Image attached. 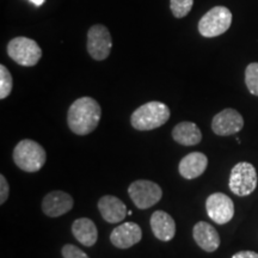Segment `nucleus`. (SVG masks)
I'll use <instances>...</instances> for the list:
<instances>
[{"mask_svg":"<svg viewBox=\"0 0 258 258\" xmlns=\"http://www.w3.org/2000/svg\"><path fill=\"white\" fill-rule=\"evenodd\" d=\"M129 198L139 209L153 207L163 198V190L152 180L139 179L132 183L128 188Z\"/></svg>","mask_w":258,"mask_h":258,"instance_id":"nucleus-7","label":"nucleus"},{"mask_svg":"<svg viewBox=\"0 0 258 258\" xmlns=\"http://www.w3.org/2000/svg\"><path fill=\"white\" fill-rule=\"evenodd\" d=\"M73 199L70 194L55 190L47 194L42 201V211L47 217L57 218L69 213L73 208Z\"/></svg>","mask_w":258,"mask_h":258,"instance_id":"nucleus-11","label":"nucleus"},{"mask_svg":"<svg viewBox=\"0 0 258 258\" xmlns=\"http://www.w3.org/2000/svg\"><path fill=\"white\" fill-rule=\"evenodd\" d=\"M61 253H62L63 258H90L88 254L84 252V251L80 250L78 246H76V245H72V244L64 245L62 247V251H61Z\"/></svg>","mask_w":258,"mask_h":258,"instance_id":"nucleus-22","label":"nucleus"},{"mask_svg":"<svg viewBox=\"0 0 258 258\" xmlns=\"http://www.w3.org/2000/svg\"><path fill=\"white\" fill-rule=\"evenodd\" d=\"M10 194V186L8 183V179L5 178L4 175L0 176V203H5L6 200L9 198Z\"/></svg>","mask_w":258,"mask_h":258,"instance_id":"nucleus-23","label":"nucleus"},{"mask_svg":"<svg viewBox=\"0 0 258 258\" xmlns=\"http://www.w3.org/2000/svg\"><path fill=\"white\" fill-rule=\"evenodd\" d=\"M208 217L218 225L227 224L234 215V203L231 198L222 192H214L206 201Z\"/></svg>","mask_w":258,"mask_h":258,"instance_id":"nucleus-9","label":"nucleus"},{"mask_svg":"<svg viewBox=\"0 0 258 258\" xmlns=\"http://www.w3.org/2000/svg\"><path fill=\"white\" fill-rule=\"evenodd\" d=\"M244 127V118L234 109H225L213 117L212 129L217 135L227 137L237 134Z\"/></svg>","mask_w":258,"mask_h":258,"instance_id":"nucleus-10","label":"nucleus"},{"mask_svg":"<svg viewBox=\"0 0 258 258\" xmlns=\"http://www.w3.org/2000/svg\"><path fill=\"white\" fill-rule=\"evenodd\" d=\"M192 237L196 244L207 252H214L220 246V235L208 222L200 221L194 226Z\"/></svg>","mask_w":258,"mask_h":258,"instance_id":"nucleus-13","label":"nucleus"},{"mask_svg":"<svg viewBox=\"0 0 258 258\" xmlns=\"http://www.w3.org/2000/svg\"><path fill=\"white\" fill-rule=\"evenodd\" d=\"M8 54L15 62L24 67L37 64L42 57V49L36 41L19 36L12 38L8 44Z\"/></svg>","mask_w":258,"mask_h":258,"instance_id":"nucleus-5","label":"nucleus"},{"mask_svg":"<svg viewBox=\"0 0 258 258\" xmlns=\"http://www.w3.org/2000/svg\"><path fill=\"white\" fill-rule=\"evenodd\" d=\"M151 228L154 237L161 241H170L176 234V224L172 217L164 211H156L151 217Z\"/></svg>","mask_w":258,"mask_h":258,"instance_id":"nucleus-16","label":"nucleus"},{"mask_svg":"<svg viewBox=\"0 0 258 258\" xmlns=\"http://www.w3.org/2000/svg\"><path fill=\"white\" fill-rule=\"evenodd\" d=\"M245 84L251 95L258 96V62H252L246 67Z\"/></svg>","mask_w":258,"mask_h":258,"instance_id":"nucleus-19","label":"nucleus"},{"mask_svg":"<svg viewBox=\"0 0 258 258\" xmlns=\"http://www.w3.org/2000/svg\"><path fill=\"white\" fill-rule=\"evenodd\" d=\"M232 258H258V253L253 251H240L237 252Z\"/></svg>","mask_w":258,"mask_h":258,"instance_id":"nucleus-24","label":"nucleus"},{"mask_svg":"<svg viewBox=\"0 0 258 258\" xmlns=\"http://www.w3.org/2000/svg\"><path fill=\"white\" fill-rule=\"evenodd\" d=\"M143 238V231L137 222H123L112 230L110 241L118 249H129L134 246Z\"/></svg>","mask_w":258,"mask_h":258,"instance_id":"nucleus-12","label":"nucleus"},{"mask_svg":"<svg viewBox=\"0 0 258 258\" xmlns=\"http://www.w3.org/2000/svg\"><path fill=\"white\" fill-rule=\"evenodd\" d=\"M172 138L177 144L183 146H195L201 143L202 133L192 122H180L172 129Z\"/></svg>","mask_w":258,"mask_h":258,"instance_id":"nucleus-18","label":"nucleus"},{"mask_svg":"<svg viewBox=\"0 0 258 258\" xmlns=\"http://www.w3.org/2000/svg\"><path fill=\"white\" fill-rule=\"evenodd\" d=\"M169 118V106L161 102L153 101L139 106L131 116V123L138 131H153L165 124Z\"/></svg>","mask_w":258,"mask_h":258,"instance_id":"nucleus-2","label":"nucleus"},{"mask_svg":"<svg viewBox=\"0 0 258 258\" xmlns=\"http://www.w3.org/2000/svg\"><path fill=\"white\" fill-rule=\"evenodd\" d=\"M194 0H170V9L176 18H184L191 11Z\"/></svg>","mask_w":258,"mask_h":258,"instance_id":"nucleus-21","label":"nucleus"},{"mask_svg":"<svg viewBox=\"0 0 258 258\" xmlns=\"http://www.w3.org/2000/svg\"><path fill=\"white\" fill-rule=\"evenodd\" d=\"M102 109L99 103L91 97H80L72 103L67 114V123L77 135H88L98 127Z\"/></svg>","mask_w":258,"mask_h":258,"instance_id":"nucleus-1","label":"nucleus"},{"mask_svg":"<svg viewBox=\"0 0 258 258\" xmlns=\"http://www.w3.org/2000/svg\"><path fill=\"white\" fill-rule=\"evenodd\" d=\"M12 88H14V79L11 73L4 64H0V99L8 98Z\"/></svg>","mask_w":258,"mask_h":258,"instance_id":"nucleus-20","label":"nucleus"},{"mask_svg":"<svg viewBox=\"0 0 258 258\" xmlns=\"http://www.w3.org/2000/svg\"><path fill=\"white\" fill-rule=\"evenodd\" d=\"M72 233L84 246H93L98 239V231L95 222L88 218L77 219L72 225Z\"/></svg>","mask_w":258,"mask_h":258,"instance_id":"nucleus-17","label":"nucleus"},{"mask_svg":"<svg viewBox=\"0 0 258 258\" xmlns=\"http://www.w3.org/2000/svg\"><path fill=\"white\" fill-rule=\"evenodd\" d=\"M208 166V158L202 152H192L186 154L179 161L178 171L183 178L195 179L203 175Z\"/></svg>","mask_w":258,"mask_h":258,"instance_id":"nucleus-15","label":"nucleus"},{"mask_svg":"<svg viewBox=\"0 0 258 258\" xmlns=\"http://www.w3.org/2000/svg\"><path fill=\"white\" fill-rule=\"evenodd\" d=\"M98 209L102 218L106 222L117 224L123 221L127 217V207L120 199L112 195H105L98 201Z\"/></svg>","mask_w":258,"mask_h":258,"instance_id":"nucleus-14","label":"nucleus"},{"mask_svg":"<svg viewBox=\"0 0 258 258\" xmlns=\"http://www.w3.org/2000/svg\"><path fill=\"white\" fill-rule=\"evenodd\" d=\"M232 18V12L226 6H215L200 19L199 32L207 38L220 36L230 29Z\"/></svg>","mask_w":258,"mask_h":258,"instance_id":"nucleus-4","label":"nucleus"},{"mask_svg":"<svg viewBox=\"0 0 258 258\" xmlns=\"http://www.w3.org/2000/svg\"><path fill=\"white\" fill-rule=\"evenodd\" d=\"M47 154L44 148L36 141L24 139L14 150V161L25 172H37L46 164Z\"/></svg>","mask_w":258,"mask_h":258,"instance_id":"nucleus-3","label":"nucleus"},{"mask_svg":"<svg viewBox=\"0 0 258 258\" xmlns=\"http://www.w3.org/2000/svg\"><path fill=\"white\" fill-rule=\"evenodd\" d=\"M112 38L103 24H95L88 31V53L93 60L103 61L110 55Z\"/></svg>","mask_w":258,"mask_h":258,"instance_id":"nucleus-8","label":"nucleus"},{"mask_svg":"<svg viewBox=\"0 0 258 258\" xmlns=\"http://www.w3.org/2000/svg\"><path fill=\"white\" fill-rule=\"evenodd\" d=\"M257 171L252 164L241 161L233 166L230 175L231 191L237 196H249L257 188Z\"/></svg>","mask_w":258,"mask_h":258,"instance_id":"nucleus-6","label":"nucleus"},{"mask_svg":"<svg viewBox=\"0 0 258 258\" xmlns=\"http://www.w3.org/2000/svg\"><path fill=\"white\" fill-rule=\"evenodd\" d=\"M29 2L32 3V4L36 5V6H41L44 4V2H46V0H29Z\"/></svg>","mask_w":258,"mask_h":258,"instance_id":"nucleus-25","label":"nucleus"}]
</instances>
